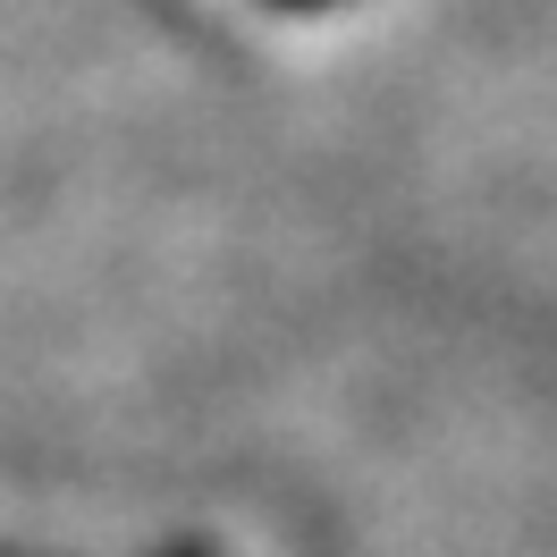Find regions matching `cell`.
Masks as SVG:
<instances>
[{"mask_svg":"<svg viewBox=\"0 0 557 557\" xmlns=\"http://www.w3.org/2000/svg\"><path fill=\"white\" fill-rule=\"evenodd\" d=\"M271 9H338V0H271Z\"/></svg>","mask_w":557,"mask_h":557,"instance_id":"1","label":"cell"}]
</instances>
